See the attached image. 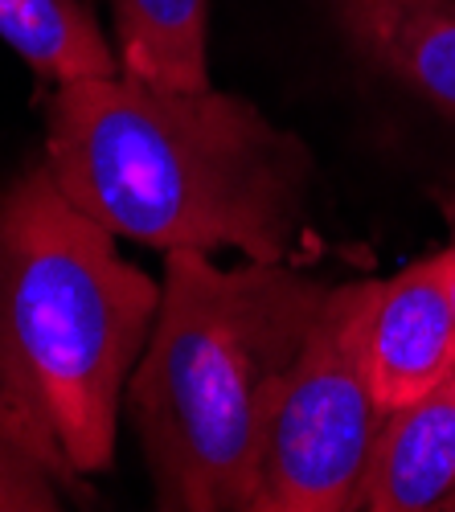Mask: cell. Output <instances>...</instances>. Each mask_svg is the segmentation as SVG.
<instances>
[{
    "label": "cell",
    "mask_w": 455,
    "mask_h": 512,
    "mask_svg": "<svg viewBox=\"0 0 455 512\" xmlns=\"http://www.w3.org/2000/svg\"><path fill=\"white\" fill-rule=\"evenodd\" d=\"M119 66L160 87H210L205 70V0H107Z\"/></svg>",
    "instance_id": "obj_9"
},
{
    "label": "cell",
    "mask_w": 455,
    "mask_h": 512,
    "mask_svg": "<svg viewBox=\"0 0 455 512\" xmlns=\"http://www.w3.org/2000/svg\"><path fill=\"white\" fill-rule=\"evenodd\" d=\"M357 508H455V369L423 398L386 414Z\"/></svg>",
    "instance_id": "obj_7"
},
{
    "label": "cell",
    "mask_w": 455,
    "mask_h": 512,
    "mask_svg": "<svg viewBox=\"0 0 455 512\" xmlns=\"http://www.w3.org/2000/svg\"><path fill=\"white\" fill-rule=\"evenodd\" d=\"M46 168L115 238L156 250H242L287 263L304 238L312 160L238 95L119 70L62 82Z\"/></svg>",
    "instance_id": "obj_1"
},
{
    "label": "cell",
    "mask_w": 455,
    "mask_h": 512,
    "mask_svg": "<svg viewBox=\"0 0 455 512\" xmlns=\"http://www.w3.org/2000/svg\"><path fill=\"white\" fill-rule=\"evenodd\" d=\"M447 226H451V242H447V287H451V308H455V193L447 197Z\"/></svg>",
    "instance_id": "obj_11"
},
{
    "label": "cell",
    "mask_w": 455,
    "mask_h": 512,
    "mask_svg": "<svg viewBox=\"0 0 455 512\" xmlns=\"http://www.w3.org/2000/svg\"><path fill=\"white\" fill-rule=\"evenodd\" d=\"M345 46L455 123V0H328Z\"/></svg>",
    "instance_id": "obj_6"
},
{
    "label": "cell",
    "mask_w": 455,
    "mask_h": 512,
    "mask_svg": "<svg viewBox=\"0 0 455 512\" xmlns=\"http://www.w3.org/2000/svg\"><path fill=\"white\" fill-rule=\"evenodd\" d=\"M369 381L382 410L423 398L455 369V308L447 254H427L394 279H378L365 324Z\"/></svg>",
    "instance_id": "obj_5"
},
{
    "label": "cell",
    "mask_w": 455,
    "mask_h": 512,
    "mask_svg": "<svg viewBox=\"0 0 455 512\" xmlns=\"http://www.w3.org/2000/svg\"><path fill=\"white\" fill-rule=\"evenodd\" d=\"M156 308L160 287L46 164L0 197V398L82 480L111 472Z\"/></svg>",
    "instance_id": "obj_3"
},
{
    "label": "cell",
    "mask_w": 455,
    "mask_h": 512,
    "mask_svg": "<svg viewBox=\"0 0 455 512\" xmlns=\"http://www.w3.org/2000/svg\"><path fill=\"white\" fill-rule=\"evenodd\" d=\"M0 37L54 87L123 70L99 25V0H0Z\"/></svg>",
    "instance_id": "obj_8"
},
{
    "label": "cell",
    "mask_w": 455,
    "mask_h": 512,
    "mask_svg": "<svg viewBox=\"0 0 455 512\" xmlns=\"http://www.w3.org/2000/svg\"><path fill=\"white\" fill-rule=\"evenodd\" d=\"M328 300V283L287 267H214L201 250L164 254L144 357L128 381L156 504L251 512L267 418Z\"/></svg>",
    "instance_id": "obj_2"
},
{
    "label": "cell",
    "mask_w": 455,
    "mask_h": 512,
    "mask_svg": "<svg viewBox=\"0 0 455 512\" xmlns=\"http://www.w3.org/2000/svg\"><path fill=\"white\" fill-rule=\"evenodd\" d=\"M378 279L328 287L296 365L275 394L251 512L357 508L386 410L369 381L365 324Z\"/></svg>",
    "instance_id": "obj_4"
},
{
    "label": "cell",
    "mask_w": 455,
    "mask_h": 512,
    "mask_svg": "<svg viewBox=\"0 0 455 512\" xmlns=\"http://www.w3.org/2000/svg\"><path fill=\"white\" fill-rule=\"evenodd\" d=\"M66 496H87V480L74 476L58 451L0 398V508H62Z\"/></svg>",
    "instance_id": "obj_10"
}]
</instances>
